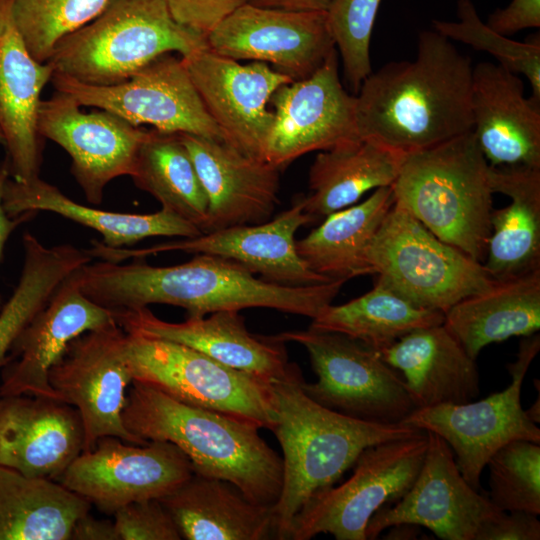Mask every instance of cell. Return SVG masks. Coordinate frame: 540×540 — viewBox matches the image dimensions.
<instances>
[{
    "mask_svg": "<svg viewBox=\"0 0 540 540\" xmlns=\"http://www.w3.org/2000/svg\"><path fill=\"white\" fill-rule=\"evenodd\" d=\"M12 4L13 0H0V131L10 176L28 182L39 177L42 144L37 113L53 69L29 53L15 26Z\"/></svg>",
    "mask_w": 540,
    "mask_h": 540,
    "instance_id": "obj_26",
    "label": "cell"
},
{
    "mask_svg": "<svg viewBox=\"0 0 540 540\" xmlns=\"http://www.w3.org/2000/svg\"><path fill=\"white\" fill-rule=\"evenodd\" d=\"M426 431L364 449L352 476L313 496L293 518L289 538L309 540L320 533L336 540H366L371 517L410 489L427 450Z\"/></svg>",
    "mask_w": 540,
    "mask_h": 540,
    "instance_id": "obj_10",
    "label": "cell"
},
{
    "mask_svg": "<svg viewBox=\"0 0 540 540\" xmlns=\"http://www.w3.org/2000/svg\"><path fill=\"white\" fill-rule=\"evenodd\" d=\"M181 58L224 142L264 160L274 121L268 103L276 89L294 80L265 62L242 65L208 47Z\"/></svg>",
    "mask_w": 540,
    "mask_h": 540,
    "instance_id": "obj_19",
    "label": "cell"
},
{
    "mask_svg": "<svg viewBox=\"0 0 540 540\" xmlns=\"http://www.w3.org/2000/svg\"><path fill=\"white\" fill-rule=\"evenodd\" d=\"M126 333H138L189 346L215 361L273 384L299 368L288 361L285 343L274 336L254 335L239 311L227 310L208 317H188L180 323L158 318L148 307L114 310Z\"/></svg>",
    "mask_w": 540,
    "mask_h": 540,
    "instance_id": "obj_22",
    "label": "cell"
},
{
    "mask_svg": "<svg viewBox=\"0 0 540 540\" xmlns=\"http://www.w3.org/2000/svg\"><path fill=\"white\" fill-rule=\"evenodd\" d=\"M111 0H13L15 26L29 53L46 63L57 43L98 17Z\"/></svg>",
    "mask_w": 540,
    "mask_h": 540,
    "instance_id": "obj_38",
    "label": "cell"
},
{
    "mask_svg": "<svg viewBox=\"0 0 540 540\" xmlns=\"http://www.w3.org/2000/svg\"><path fill=\"white\" fill-rule=\"evenodd\" d=\"M174 20L204 36L249 0H163Z\"/></svg>",
    "mask_w": 540,
    "mask_h": 540,
    "instance_id": "obj_43",
    "label": "cell"
},
{
    "mask_svg": "<svg viewBox=\"0 0 540 540\" xmlns=\"http://www.w3.org/2000/svg\"><path fill=\"white\" fill-rule=\"evenodd\" d=\"M90 507L58 481L0 465V540H70Z\"/></svg>",
    "mask_w": 540,
    "mask_h": 540,
    "instance_id": "obj_33",
    "label": "cell"
},
{
    "mask_svg": "<svg viewBox=\"0 0 540 540\" xmlns=\"http://www.w3.org/2000/svg\"><path fill=\"white\" fill-rule=\"evenodd\" d=\"M471 59L437 31L419 34L412 61H393L371 73L356 96L360 137L406 154L473 130Z\"/></svg>",
    "mask_w": 540,
    "mask_h": 540,
    "instance_id": "obj_2",
    "label": "cell"
},
{
    "mask_svg": "<svg viewBox=\"0 0 540 540\" xmlns=\"http://www.w3.org/2000/svg\"><path fill=\"white\" fill-rule=\"evenodd\" d=\"M122 420L144 442L176 445L194 473L229 481L256 503L277 502L282 458L259 435L256 425L180 402L138 381L127 391Z\"/></svg>",
    "mask_w": 540,
    "mask_h": 540,
    "instance_id": "obj_3",
    "label": "cell"
},
{
    "mask_svg": "<svg viewBox=\"0 0 540 540\" xmlns=\"http://www.w3.org/2000/svg\"><path fill=\"white\" fill-rule=\"evenodd\" d=\"M125 337L117 322L87 331L68 344L49 371V383L59 399L80 414L83 451L92 450L104 436L136 445L147 443L130 433L122 420L127 387L133 382Z\"/></svg>",
    "mask_w": 540,
    "mask_h": 540,
    "instance_id": "obj_14",
    "label": "cell"
},
{
    "mask_svg": "<svg viewBox=\"0 0 540 540\" xmlns=\"http://www.w3.org/2000/svg\"><path fill=\"white\" fill-rule=\"evenodd\" d=\"M488 178L492 192L511 202L492 210L484 267L496 281L539 270L540 168L489 165Z\"/></svg>",
    "mask_w": 540,
    "mask_h": 540,
    "instance_id": "obj_29",
    "label": "cell"
},
{
    "mask_svg": "<svg viewBox=\"0 0 540 540\" xmlns=\"http://www.w3.org/2000/svg\"><path fill=\"white\" fill-rule=\"evenodd\" d=\"M303 380L298 369L272 384L277 421L271 431L283 453L282 488L272 506L274 536L280 540L289 538L298 511L333 486L364 449L422 431L404 423L364 421L326 408L304 392Z\"/></svg>",
    "mask_w": 540,
    "mask_h": 540,
    "instance_id": "obj_4",
    "label": "cell"
},
{
    "mask_svg": "<svg viewBox=\"0 0 540 540\" xmlns=\"http://www.w3.org/2000/svg\"><path fill=\"white\" fill-rule=\"evenodd\" d=\"M486 24L504 36L527 28H539L540 0H512L506 8L491 13Z\"/></svg>",
    "mask_w": 540,
    "mask_h": 540,
    "instance_id": "obj_45",
    "label": "cell"
},
{
    "mask_svg": "<svg viewBox=\"0 0 540 540\" xmlns=\"http://www.w3.org/2000/svg\"><path fill=\"white\" fill-rule=\"evenodd\" d=\"M314 221L304 210L302 195L288 209L263 223L226 227L144 248H114L92 240L88 251L93 258L113 263L169 251L215 255L239 263L265 281L306 286L332 281L312 271L296 249V232Z\"/></svg>",
    "mask_w": 540,
    "mask_h": 540,
    "instance_id": "obj_13",
    "label": "cell"
},
{
    "mask_svg": "<svg viewBox=\"0 0 540 540\" xmlns=\"http://www.w3.org/2000/svg\"><path fill=\"white\" fill-rule=\"evenodd\" d=\"M69 94L58 92L41 100L37 131L71 157V172L87 201L99 205L106 185L133 174L148 131L105 110L82 112Z\"/></svg>",
    "mask_w": 540,
    "mask_h": 540,
    "instance_id": "obj_20",
    "label": "cell"
},
{
    "mask_svg": "<svg viewBox=\"0 0 540 540\" xmlns=\"http://www.w3.org/2000/svg\"><path fill=\"white\" fill-rule=\"evenodd\" d=\"M379 353L402 372L416 408L467 403L480 393L475 359L443 324L414 330Z\"/></svg>",
    "mask_w": 540,
    "mask_h": 540,
    "instance_id": "obj_27",
    "label": "cell"
},
{
    "mask_svg": "<svg viewBox=\"0 0 540 540\" xmlns=\"http://www.w3.org/2000/svg\"><path fill=\"white\" fill-rule=\"evenodd\" d=\"M537 515L525 511H503L483 525L476 540H539Z\"/></svg>",
    "mask_w": 540,
    "mask_h": 540,
    "instance_id": "obj_44",
    "label": "cell"
},
{
    "mask_svg": "<svg viewBox=\"0 0 540 540\" xmlns=\"http://www.w3.org/2000/svg\"><path fill=\"white\" fill-rule=\"evenodd\" d=\"M0 144H3L4 145V137L0 131Z\"/></svg>",
    "mask_w": 540,
    "mask_h": 540,
    "instance_id": "obj_49",
    "label": "cell"
},
{
    "mask_svg": "<svg viewBox=\"0 0 540 540\" xmlns=\"http://www.w3.org/2000/svg\"><path fill=\"white\" fill-rule=\"evenodd\" d=\"M119 540H180L172 516L159 499L131 502L114 514Z\"/></svg>",
    "mask_w": 540,
    "mask_h": 540,
    "instance_id": "obj_42",
    "label": "cell"
},
{
    "mask_svg": "<svg viewBox=\"0 0 540 540\" xmlns=\"http://www.w3.org/2000/svg\"><path fill=\"white\" fill-rule=\"evenodd\" d=\"M488 169L473 131L408 153L392 185L395 203L440 240L483 263L493 210Z\"/></svg>",
    "mask_w": 540,
    "mask_h": 540,
    "instance_id": "obj_5",
    "label": "cell"
},
{
    "mask_svg": "<svg viewBox=\"0 0 540 540\" xmlns=\"http://www.w3.org/2000/svg\"><path fill=\"white\" fill-rule=\"evenodd\" d=\"M367 274L417 307L446 313L494 280L483 263L431 233L393 204L364 255Z\"/></svg>",
    "mask_w": 540,
    "mask_h": 540,
    "instance_id": "obj_7",
    "label": "cell"
},
{
    "mask_svg": "<svg viewBox=\"0 0 540 540\" xmlns=\"http://www.w3.org/2000/svg\"><path fill=\"white\" fill-rule=\"evenodd\" d=\"M126 333V332H125ZM133 381L168 396L272 430L277 412L272 384L225 366L184 344L126 333Z\"/></svg>",
    "mask_w": 540,
    "mask_h": 540,
    "instance_id": "obj_8",
    "label": "cell"
},
{
    "mask_svg": "<svg viewBox=\"0 0 540 540\" xmlns=\"http://www.w3.org/2000/svg\"><path fill=\"white\" fill-rule=\"evenodd\" d=\"M131 178L139 189L158 200L161 208L205 231L208 199L178 134L148 131Z\"/></svg>",
    "mask_w": 540,
    "mask_h": 540,
    "instance_id": "obj_36",
    "label": "cell"
},
{
    "mask_svg": "<svg viewBox=\"0 0 540 540\" xmlns=\"http://www.w3.org/2000/svg\"><path fill=\"white\" fill-rule=\"evenodd\" d=\"M473 134L490 166L540 168V101L516 73L491 62L473 67Z\"/></svg>",
    "mask_w": 540,
    "mask_h": 540,
    "instance_id": "obj_25",
    "label": "cell"
},
{
    "mask_svg": "<svg viewBox=\"0 0 540 540\" xmlns=\"http://www.w3.org/2000/svg\"><path fill=\"white\" fill-rule=\"evenodd\" d=\"M114 322L113 312L84 295L71 274L13 343L1 367L0 396L60 400L49 383L52 366L73 339Z\"/></svg>",
    "mask_w": 540,
    "mask_h": 540,
    "instance_id": "obj_21",
    "label": "cell"
},
{
    "mask_svg": "<svg viewBox=\"0 0 540 540\" xmlns=\"http://www.w3.org/2000/svg\"><path fill=\"white\" fill-rule=\"evenodd\" d=\"M206 47V38L177 23L163 0H111L98 17L61 39L47 63L53 73L113 85L162 54L186 57Z\"/></svg>",
    "mask_w": 540,
    "mask_h": 540,
    "instance_id": "obj_6",
    "label": "cell"
},
{
    "mask_svg": "<svg viewBox=\"0 0 540 540\" xmlns=\"http://www.w3.org/2000/svg\"><path fill=\"white\" fill-rule=\"evenodd\" d=\"M74 277L84 295L111 311L167 304L185 309L188 317H203L259 307L311 319L332 303L346 281L284 286L256 277L237 262L208 254L172 266H152L144 259L100 260L83 265Z\"/></svg>",
    "mask_w": 540,
    "mask_h": 540,
    "instance_id": "obj_1",
    "label": "cell"
},
{
    "mask_svg": "<svg viewBox=\"0 0 540 540\" xmlns=\"http://www.w3.org/2000/svg\"><path fill=\"white\" fill-rule=\"evenodd\" d=\"M458 22L433 20L434 30L449 40L465 43L491 54L498 64L516 74H523L531 85L534 100L540 101V42H518L493 31L481 21L470 0H458Z\"/></svg>",
    "mask_w": 540,
    "mask_h": 540,
    "instance_id": "obj_39",
    "label": "cell"
},
{
    "mask_svg": "<svg viewBox=\"0 0 540 540\" xmlns=\"http://www.w3.org/2000/svg\"><path fill=\"white\" fill-rule=\"evenodd\" d=\"M274 337L302 345L317 381L304 392L344 415L383 424L402 423L416 406L396 369L380 353L343 334L307 329Z\"/></svg>",
    "mask_w": 540,
    "mask_h": 540,
    "instance_id": "obj_9",
    "label": "cell"
},
{
    "mask_svg": "<svg viewBox=\"0 0 540 540\" xmlns=\"http://www.w3.org/2000/svg\"><path fill=\"white\" fill-rule=\"evenodd\" d=\"M23 248L24 263L18 284L0 310V368L19 334L59 285L93 259L87 249L71 244L46 246L28 232L23 235Z\"/></svg>",
    "mask_w": 540,
    "mask_h": 540,
    "instance_id": "obj_37",
    "label": "cell"
},
{
    "mask_svg": "<svg viewBox=\"0 0 540 540\" xmlns=\"http://www.w3.org/2000/svg\"><path fill=\"white\" fill-rule=\"evenodd\" d=\"M395 202L392 186L375 189L357 205L335 211L308 235L296 240L306 265L330 279L367 274L364 255Z\"/></svg>",
    "mask_w": 540,
    "mask_h": 540,
    "instance_id": "obj_34",
    "label": "cell"
},
{
    "mask_svg": "<svg viewBox=\"0 0 540 540\" xmlns=\"http://www.w3.org/2000/svg\"><path fill=\"white\" fill-rule=\"evenodd\" d=\"M426 433L427 450L415 481L394 506H383L371 517L367 539L395 525L413 524L444 540H476L483 525L503 512L463 478L448 443Z\"/></svg>",
    "mask_w": 540,
    "mask_h": 540,
    "instance_id": "obj_18",
    "label": "cell"
},
{
    "mask_svg": "<svg viewBox=\"0 0 540 540\" xmlns=\"http://www.w3.org/2000/svg\"><path fill=\"white\" fill-rule=\"evenodd\" d=\"M70 540H119L114 522L97 519L88 513L74 524Z\"/></svg>",
    "mask_w": 540,
    "mask_h": 540,
    "instance_id": "obj_46",
    "label": "cell"
},
{
    "mask_svg": "<svg viewBox=\"0 0 540 540\" xmlns=\"http://www.w3.org/2000/svg\"><path fill=\"white\" fill-rule=\"evenodd\" d=\"M381 0H332L327 13L330 33L343 64L345 79L356 95L372 73L369 47Z\"/></svg>",
    "mask_w": 540,
    "mask_h": 540,
    "instance_id": "obj_41",
    "label": "cell"
},
{
    "mask_svg": "<svg viewBox=\"0 0 540 540\" xmlns=\"http://www.w3.org/2000/svg\"><path fill=\"white\" fill-rule=\"evenodd\" d=\"M443 325L476 360L492 343L540 329V269L469 295L445 314Z\"/></svg>",
    "mask_w": 540,
    "mask_h": 540,
    "instance_id": "obj_31",
    "label": "cell"
},
{
    "mask_svg": "<svg viewBox=\"0 0 540 540\" xmlns=\"http://www.w3.org/2000/svg\"><path fill=\"white\" fill-rule=\"evenodd\" d=\"M443 322L444 313L417 307L375 282L370 291L347 303L326 306L309 328L340 333L381 352L414 330Z\"/></svg>",
    "mask_w": 540,
    "mask_h": 540,
    "instance_id": "obj_35",
    "label": "cell"
},
{
    "mask_svg": "<svg viewBox=\"0 0 540 540\" xmlns=\"http://www.w3.org/2000/svg\"><path fill=\"white\" fill-rule=\"evenodd\" d=\"M187 540H265L274 535L272 506L233 483L193 473L160 499Z\"/></svg>",
    "mask_w": 540,
    "mask_h": 540,
    "instance_id": "obj_28",
    "label": "cell"
},
{
    "mask_svg": "<svg viewBox=\"0 0 540 540\" xmlns=\"http://www.w3.org/2000/svg\"><path fill=\"white\" fill-rule=\"evenodd\" d=\"M193 473L190 460L171 442L136 445L104 436L92 450L81 452L57 481L113 515L131 502L160 500Z\"/></svg>",
    "mask_w": 540,
    "mask_h": 540,
    "instance_id": "obj_15",
    "label": "cell"
},
{
    "mask_svg": "<svg viewBox=\"0 0 540 540\" xmlns=\"http://www.w3.org/2000/svg\"><path fill=\"white\" fill-rule=\"evenodd\" d=\"M539 349L538 333L522 338L515 362L507 365L512 381L505 390L476 402L416 408L402 423L443 438L463 478L479 491L482 471L498 449L514 440L540 443V429L521 405L522 383Z\"/></svg>",
    "mask_w": 540,
    "mask_h": 540,
    "instance_id": "obj_11",
    "label": "cell"
},
{
    "mask_svg": "<svg viewBox=\"0 0 540 540\" xmlns=\"http://www.w3.org/2000/svg\"><path fill=\"white\" fill-rule=\"evenodd\" d=\"M488 498L499 510L540 513V446L514 440L498 449L488 460Z\"/></svg>",
    "mask_w": 540,
    "mask_h": 540,
    "instance_id": "obj_40",
    "label": "cell"
},
{
    "mask_svg": "<svg viewBox=\"0 0 540 540\" xmlns=\"http://www.w3.org/2000/svg\"><path fill=\"white\" fill-rule=\"evenodd\" d=\"M3 207L10 217L47 211L58 214L101 234L104 245L131 247L149 237L191 238L203 232L191 222L161 208L137 214L106 211L73 201L56 186L37 177L28 182L8 178Z\"/></svg>",
    "mask_w": 540,
    "mask_h": 540,
    "instance_id": "obj_30",
    "label": "cell"
},
{
    "mask_svg": "<svg viewBox=\"0 0 540 540\" xmlns=\"http://www.w3.org/2000/svg\"><path fill=\"white\" fill-rule=\"evenodd\" d=\"M208 199L205 232L266 222L278 203L280 169L223 141L178 133Z\"/></svg>",
    "mask_w": 540,
    "mask_h": 540,
    "instance_id": "obj_24",
    "label": "cell"
},
{
    "mask_svg": "<svg viewBox=\"0 0 540 540\" xmlns=\"http://www.w3.org/2000/svg\"><path fill=\"white\" fill-rule=\"evenodd\" d=\"M10 177L9 164L6 159L0 166V259L4 250L6 241L12 232L23 222L33 218L37 213L28 212L17 217H10L3 207V192L6 181ZM2 300L0 296V310L2 308Z\"/></svg>",
    "mask_w": 540,
    "mask_h": 540,
    "instance_id": "obj_47",
    "label": "cell"
},
{
    "mask_svg": "<svg viewBox=\"0 0 540 540\" xmlns=\"http://www.w3.org/2000/svg\"><path fill=\"white\" fill-rule=\"evenodd\" d=\"M332 0H249L260 7L293 11H326Z\"/></svg>",
    "mask_w": 540,
    "mask_h": 540,
    "instance_id": "obj_48",
    "label": "cell"
},
{
    "mask_svg": "<svg viewBox=\"0 0 540 540\" xmlns=\"http://www.w3.org/2000/svg\"><path fill=\"white\" fill-rule=\"evenodd\" d=\"M270 102L274 121L264 160L280 170L309 152L360 138L356 96L340 81L336 48L312 75L276 89Z\"/></svg>",
    "mask_w": 540,
    "mask_h": 540,
    "instance_id": "obj_16",
    "label": "cell"
},
{
    "mask_svg": "<svg viewBox=\"0 0 540 540\" xmlns=\"http://www.w3.org/2000/svg\"><path fill=\"white\" fill-rule=\"evenodd\" d=\"M84 448L75 407L31 395L0 396V465L57 481Z\"/></svg>",
    "mask_w": 540,
    "mask_h": 540,
    "instance_id": "obj_23",
    "label": "cell"
},
{
    "mask_svg": "<svg viewBox=\"0 0 540 540\" xmlns=\"http://www.w3.org/2000/svg\"><path fill=\"white\" fill-rule=\"evenodd\" d=\"M406 156L367 137L321 151L309 170L305 212L316 221L354 205L367 191L392 186Z\"/></svg>",
    "mask_w": 540,
    "mask_h": 540,
    "instance_id": "obj_32",
    "label": "cell"
},
{
    "mask_svg": "<svg viewBox=\"0 0 540 540\" xmlns=\"http://www.w3.org/2000/svg\"><path fill=\"white\" fill-rule=\"evenodd\" d=\"M58 92L72 96L81 106L108 111L128 123L151 125L163 133H188L224 142L206 110L182 58L162 54L125 81L92 85L53 73Z\"/></svg>",
    "mask_w": 540,
    "mask_h": 540,
    "instance_id": "obj_12",
    "label": "cell"
},
{
    "mask_svg": "<svg viewBox=\"0 0 540 540\" xmlns=\"http://www.w3.org/2000/svg\"><path fill=\"white\" fill-rule=\"evenodd\" d=\"M206 42L223 57L271 63L294 81L312 75L336 48L326 11H293L249 2L225 17Z\"/></svg>",
    "mask_w": 540,
    "mask_h": 540,
    "instance_id": "obj_17",
    "label": "cell"
}]
</instances>
